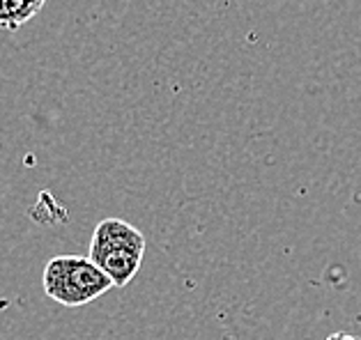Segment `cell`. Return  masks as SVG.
<instances>
[{
  "instance_id": "277c9868",
  "label": "cell",
  "mask_w": 361,
  "mask_h": 340,
  "mask_svg": "<svg viewBox=\"0 0 361 340\" xmlns=\"http://www.w3.org/2000/svg\"><path fill=\"white\" fill-rule=\"evenodd\" d=\"M327 340H359V338H355V336H350V334H331Z\"/></svg>"
},
{
  "instance_id": "3957f363",
  "label": "cell",
  "mask_w": 361,
  "mask_h": 340,
  "mask_svg": "<svg viewBox=\"0 0 361 340\" xmlns=\"http://www.w3.org/2000/svg\"><path fill=\"white\" fill-rule=\"evenodd\" d=\"M44 5L47 0H0V28L19 30L42 12Z\"/></svg>"
},
{
  "instance_id": "6da1fadb",
  "label": "cell",
  "mask_w": 361,
  "mask_h": 340,
  "mask_svg": "<svg viewBox=\"0 0 361 340\" xmlns=\"http://www.w3.org/2000/svg\"><path fill=\"white\" fill-rule=\"evenodd\" d=\"M143 256L145 237L131 223L122 219H104L97 223L87 258L111 278L113 287H125L138 274Z\"/></svg>"
},
{
  "instance_id": "7a4b0ae2",
  "label": "cell",
  "mask_w": 361,
  "mask_h": 340,
  "mask_svg": "<svg viewBox=\"0 0 361 340\" xmlns=\"http://www.w3.org/2000/svg\"><path fill=\"white\" fill-rule=\"evenodd\" d=\"M42 287L49 299L76 308L99 299L111 290L113 283L90 258L56 256L44 267Z\"/></svg>"
}]
</instances>
